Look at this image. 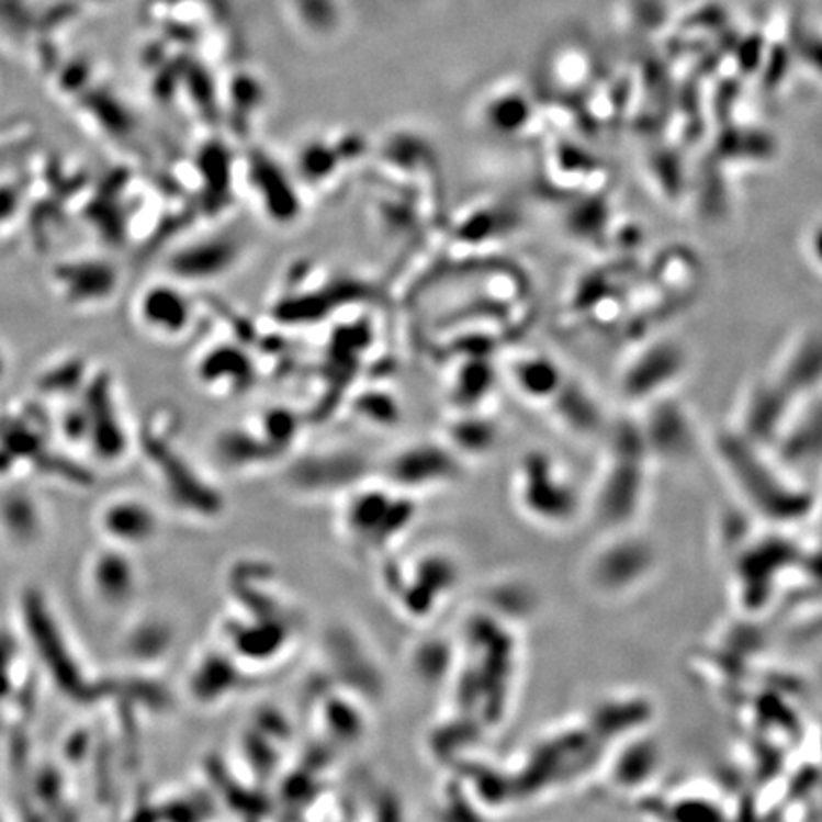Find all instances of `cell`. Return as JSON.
<instances>
[{
	"instance_id": "2",
	"label": "cell",
	"mask_w": 822,
	"mask_h": 822,
	"mask_svg": "<svg viewBox=\"0 0 822 822\" xmlns=\"http://www.w3.org/2000/svg\"><path fill=\"white\" fill-rule=\"evenodd\" d=\"M793 406L796 401L775 383L772 375L752 381L739 401V412L731 429L762 448H772L787 427Z\"/></svg>"
},
{
	"instance_id": "8",
	"label": "cell",
	"mask_w": 822,
	"mask_h": 822,
	"mask_svg": "<svg viewBox=\"0 0 822 822\" xmlns=\"http://www.w3.org/2000/svg\"><path fill=\"white\" fill-rule=\"evenodd\" d=\"M199 378L215 391H240L254 383V365L240 349L233 345H219L202 358Z\"/></svg>"
},
{
	"instance_id": "1",
	"label": "cell",
	"mask_w": 822,
	"mask_h": 822,
	"mask_svg": "<svg viewBox=\"0 0 822 822\" xmlns=\"http://www.w3.org/2000/svg\"><path fill=\"white\" fill-rule=\"evenodd\" d=\"M687 354L682 345L673 339H657L645 345L622 368V398L632 402H650L663 396L666 389L686 372Z\"/></svg>"
},
{
	"instance_id": "3",
	"label": "cell",
	"mask_w": 822,
	"mask_h": 822,
	"mask_svg": "<svg viewBox=\"0 0 822 822\" xmlns=\"http://www.w3.org/2000/svg\"><path fill=\"white\" fill-rule=\"evenodd\" d=\"M769 375L792 401L822 393V331L806 329L790 339Z\"/></svg>"
},
{
	"instance_id": "10",
	"label": "cell",
	"mask_w": 822,
	"mask_h": 822,
	"mask_svg": "<svg viewBox=\"0 0 822 822\" xmlns=\"http://www.w3.org/2000/svg\"><path fill=\"white\" fill-rule=\"evenodd\" d=\"M103 529L122 543H144L157 531V518L142 500H116L101 518Z\"/></svg>"
},
{
	"instance_id": "13",
	"label": "cell",
	"mask_w": 822,
	"mask_h": 822,
	"mask_svg": "<svg viewBox=\"0 0 822 822\" xmlns=\"http://www.w3.org/2000/svg\"><path fill=\"white\" fill-rule=\"evenodd\" d=\"M450 455L437 446L409 448L406 453L394 461V478L402 482H423V480L442 478L450 465Z\"/></svg>"
},
{
	"instance_id": "11",
	"label": "cell",
	"mask_w": 822,
	"mask_h": 822,
	"mask_svg": "<svg viewBox=\"0 0 822 822\" xmlns=\"http://www.w3.org/2000/svg\"><path fill=\"white\" fill-rule=\"evenodd\" d=\"M552 398H556L554 412L559 415L560 421L567 425V429L575 430L579 435H590L600 429V408L583 386L564 380L559 393Z\"/></svg>"
},
{
	"instance_id": "14",
	"label": "cell",
	"mask_w": 822,
	"mask_h": 822,
	"mask_svg": "<svg viewBox=\"0 0 822 822\" xmlns=\"http://www.w3.org/2000/svg\"><path fill=\"white\" fill-rule=\"evenodd\" d=\"M808 256L819 271H822V222L817 223L808 235Z\"/></svg>"
},
{
	"instance_id": "9",
	"label": "cell",
	"mask_w": 822,
	"mask_h": 822,
	"mask_svg": "<svg viewBox=\"0 0 822 822\" xmlns=\"http://www.w3.org/2000/svg\"><path fill=\"white\" fill-rule=\"evenodd\" d=\"M251 187L261 202L264 215L274 223H292L300 217L301 202L292 181L274 166L258 165L254 168Z\"/></svg>"
},
{
	"instance_id": "12",
	"label": "cell",
	"mask_w": 822,
	"mask_h": 822,
	"mask_svg": "<svg viewBox=\"0 0 822 822\" xmlns=\"http://www.w3.org/2000/svg\"><path fill=\"white\" fill-rule=\"evenodd\" d=\"M515 385L526 398L552 401L564 383L565 375L559 365L543 357H529L513 365Z\"/></svg>"
},
{
	"instance_id": "4",
	"label": "cell",
	"mask_w": 822,
	"mask_h": 822,
	"mask_svg": "<svg viewBox=\"0 0 822 822\" xmlns=\"http://www.w3.org/2000/svg\"><path fill=\"white\" fill-rule=\"evenodd\" d=\"M243 256L240 243L227 235L206 236L173 254L170 269L189 282H210L225 277Z\"/></svg>"
},
{
	"instance_id": "6",
	"label": "cell",
	"mask_w": 822,
	"mask_h": 822,
	"mask_svg": "<svg viewBox=\"0 0 822 822\" xmlns=\"http://www.w3.org/2000/svg\"><path fill=\"white\" fill-rule=\"evenodd\" d=\"M137 315L153 334L179 337L193 323V303L173 284H153L139 297Z\"/></svg>"
},
{
	"instance_id": "5",
	"label": "cell",
	"mask_w": 822,
	"mask_h": 822,
	"mask_svg": "<svg viewBox=\"0 0 822 822\" xmlns=\"http://www.w3.org/2000/svg\"><path fill=\"white\" fill-rule=\"evenodd\" d=\"M772 448L798 465L822 459V393L796 402L787 427Z\"/></svg>"
},
{
	"instance_id": "7",
	"label": "cell",
	"mask_w": 822,
	"mask_h": 822,
	"mask_svg": "<svg viewBox=\"0 0 822 822\" xmlns=\"http://www.w3.org/2000/svg\"><path fill=\"white\" fill-rule=\"evenodd\" d=\"M651 409L645 421L638 425L645 448L653 446L658 451L678 453L695 442L694 423L676 402L663 401V396L645 402Z\"/></svg>"
}]
</instances>
